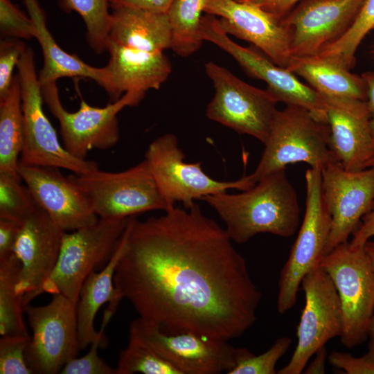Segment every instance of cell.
<instances>
[{
	"label": "cell",
	"instance_id": "obj_1",
	"mask_svg": "<svg viewBox=\"0 0 374 374\" xmlns=\"http://www.w3.org/2000/svg\"><path fill=\"white\" fill-rule=\"evenodd\" d=\"M130 217L114 285L139 317L166 332L230 341L257 320L261 292L225 229L198 204Z\"/></svg>",
	"mask_w": 374,
	"mask_h": 374
},
{
	"label": "cell",
	"instance_id": "obj_2",
	"mask_svg": "<svg viewBox=\"0 0 374 374\" xmlns=\"http://www.w3.org/2000/svg\"><path fill=\"white\" fill-rule=\"evenodd\" d=\"M201 200L217 212L232 241L238 244L259 233L289 238L299 227L298 197L285 170L267 175L242 193L223 192Z\"/></svg>",
	"mask_w": 374,
	"mask_h": 374
},
{
	"label": "cell",
	"instance_id": "obj_3",
	"mask_svg": "<svg viewBox=\"0 0 374 374\" xmlns=\"http://www.w3.org/2000/svg\"><path fill=\"white\" fill-rule=\"evenodd\" d=\"M265 149L254 171L247 175L255 185L286 166L303 162L323 169L338 162L332 150L327 123L317 120L305 109L286 105L275 116Z\"/></svg>",
	"mask_w": 374,
	"mask_h": 374
},
{
	"label": "cell",
	"instance_id": "obj_4",
	"mask_svg": "<svg viewBox=\"0 0 374 374\" xmlns=\"http://www.w3.org/2000/svg\"><path fill=\"white\" fill-rule=\"evenodd\" d=\"M130 217L99 218L93 224L65 231L56 265L40 294H61L77 304L83 283L93 271L108 262Z\"/></svg>",
	"mask_w": 374,
	"mask_h": 374
},
{
	"label": "cell",
	"instance_id": "obj_5",
	"mask_svg": "<svg viewBox=\"0 0 374 374\" xmlns=\"http://www.w3.org/2000/svg\"><path fill=\"white\" fill-rule=\"evenodd\" d=\"M129 339L149 348L181 374H228L253 355L247 348L233 346L229 341L191 332H166L139 317L130 323Z\"/></svg>",
	"mask_w": 374,
	"mask_h": 374
},
{
	"label": "cell",
	"instance_id": "obj_6",
	"mask_svg": "<svg viewBox=\"0 0 374 374\" xmlns=\"http://www.w3.org/2000/svg\"><path fill=\"white\" fill-rule=\"evenodd\" d=\"M319 264L337 290L342 310L340 339L346 348L362 344L374 313V270L364 247L341 243L323 256Z\"/></svg>",
	"mask_w": 374,
	"mask_h": 374
},
{
	"label": "cell",
	"instance_id": "obj_7",
	"mask_svg": "<svg viewBox=\"0 0 374 374\" xmlns=\"http://www.w3.org/2000/svg\"><path fill=\"white\" fill-rule=\"evenodd\" d=\"M71 177L98 218L125 219L172 208L161 195L145 159L123 171L98 168Z\"/></svg>",
	"mask_w": 374,
	"mask_h": 374
},
{
	"label": "cell",
	"instance_id": "obj_8",
	"mask_svg": "<svg viewBox=\"0 0 374 374\" xmlns=\"http://www.w3.org/2000/svg\"><path fill=\"white\" fill-rule=\"evenodd\" d=\"M204 69L215 91L206 107L207 118L265 144L278 110L274 94L244 82L215 62H206Z\"/></svg>",
	"mask_w": 374,
	"mask_h": 374
},
{
	"label": "cell",
	"instance_id": "obj_9",
	"mask_svg": "<svg viewBox=\"0 0 374 374\" xmlns=\"http://www.w3.org/2000/svg\"><path fill=\"white\" fill-rule=\"evenodd\" d=\"M17 69L21 89L24 130L20 162L66 169L76 175L98 169L96 161L73 156L59 141L43 109L44 103L31 48L28 47L22 54Z\"/></svg>",
	"mask_w": 374,
	"mask_h": 374
},
{
	"label": "cell",
	"instance_id": "obj_10",
	"mask_svg": "<svg viewBox=\"0 0 374 374\" xmlns=\"http://www.w3.org/2000/svg\"><path fill=\"white\" fill-rule=\"evenodd\" d=\"M44 103L57 118L65 149L73 156L86 159L94 149L107 150L120 139L118 114L127 107L138 105L145 93L129 91L103 107L89 105L81 98L78 109L67 111L62 104L57 82L41 84Z\"/></svg>",
	"mask_w": 374,
	"mask_h": 374
},
{
	"label": "cell",
	"instance_id": "obj_11",
	"mask_svg": "<svg viewBox=\"0 0 374 374\" xmlns=\"http://www.w3.org/2000/svg\"><path fill=\"white\" fill-rule=\"evenodd\" d=\"M305 180L304 217L278 280L276 308L280 314L294 306L303 278L324 255L330 231L331 215L323 196L321 168L308 169Z\"/></svg>",
	"mask_w": 374,
	"mask_h": 374
},
{
	"label": "cell",
	"instance_id": "obj_12",
	"mask_svg": "<svg viewBox=\"0 0 374 374\" xmlns=\"http://www.w3.org/2000/svg\"><path fill=\"white\" fill-rule=\"evenodd\" d=\"M176 136L167 133L155 139L148 147L145 159L159 190L168 205L181 202L190 208L196 199L229 189L246 190L253 185L247 176L236 181L212 179L202 168L201 163H186Z\"/></svg>",
	"mask_w": 374,
	"mask_h": 374
},
{
	"label": "cell",
	"instance_id": "obj_13",
	"mask_svg": "<svg viewBox=\"0 0 374 374\" xmlns=\"http://www.w3.org/2000/svg\"><path fill=\"white\" fill-rule=\"evenodd\" d=\"M77 304L61 294L40 306H24L32 335L26 360L33 373L55 374L77 357L80 348Z\"/></svg>",
	"mask_w": 374,
	"mask_h": 374
},
{
	"label": "cell",
	"instance_id": "obj_14",
	"mask_svg": "<svg viewBox=\"0 0 374 374\" xmlns=\"http://www.w3.org/2000/svg\"><path fill=\"white\" fill-rule=\"evenodd\" d=\"M305 305L297 327V344L290 362L277 374H300L314 354L330 339L341 335V305L329 274L319 263L301 280Z\"/></svg>",
	"mask_w": 374,
	"mask_h": 374
},
{
	"label": "cell",
	"instance_id": "obj_15",
	"mask_svg": "<svg viewBox=\"0 0 374 374\" xmlns=\"http://www.w3.org/2000/svg\"><path fill=\"white\" fill-rule=\"evenodd\" d=\"M200 29L204 42L215 44L231 55L247 74L264 81L278 103L303 107L317 120L326 123L323 96L301 82L294 73L274 63L256 48L244 47L233 41L215 16L205 14Z\"/></svg>",
	"mask_w": 374,
	"mask_h": 374
},
{
	"label": "cell",
	"instance_id": "obj_16",
	"mask_svg": "<svg viewBox=\"0 0 374 374\" xmlns=\"http://www.w3.org/2000/svg\"><path fill=\"white\" fill-rule=\"evenodd\" d=\"M366 0H301L280 22L291 30V57L319 55L350 29Z\"/></svg>",
	"mask_w": 374,
	"mask_h": 374
},
{
	"label": "cell",
	"instance_id": "obj_17",
	"mask_svg": "<svg viewBox=\"0 0 374 374\" xmlns=\"http://www.w3.org/2000/svg\"><path fill=\"white\" fill-rule=\"evenodd\" d=\"M321 187L331 215L324 255L348 241L374 201V166L353 171L335 162L321 169Z\"/></svg>",
	"mask_w": 374,
	"mask_h": 374
},
{
	"label": "cell",
	"instance_id": "obj_18",
	"mask_svg": "<svg viewBox=\"0 0 374 374\" xmlns=\"http://www.w3.org/2000/svg\"><path fill=\"white\" fill-rule=\"evenodd\" d=\"M204 13L218 18L228 35L249 42L276 64L286 68L291 59V30L249 0H208Z\"/></svg>",
	"mask_w": 374,
	"mask_h": 374
},
{
	"label": "cell",
	"instance_id": "obj_19",
	"mask_svg": "<svg viewBox=\"0 0 374 374\" xmlns=\"http://www.w3.org/2000/svg\"><path fill=\"white\" fill-rule=\"evenodd\" d=\"M64 232L38 206L21 224L13 253L21 263L16 290L24 306L40 294L53 271Z\"/></svg>",
	"mask_w": 374,
	"mask_h": 374
},
{
	"label": "cell",
	"instance_id": "obj_20",
	"mask_svg": "<svg viewBox=\"0 0 374 374\" xmlns=\"http://www.w3.org/2000/svg\"><path fill=\"white\" fill-rule=\"evenodd\" d=\"M18 172L37 205L64 231H74L98 220L71 175L65 177L60 168L19 161Z\"/></svg>",
	"mask_w": 374,
	"mask_h": 374
},
{
	"label": "cell",
	"instance_id": "obj_21",
	"mask_svg": "<svg viewBox=\"0 0 374 374\" xmlns=\"http://www.w3.org/2000/svg\"><path fill=\"white\" fill-rule=\"evenodd\" d=\"M321 96L326 104L330 143L338 162L348 170L367 168L374 157L367 100Z\"/></svg>",
	"mask_w": 374,
	"mask_h": 374
},
{
	"label": "cell",
	"instance_id": "obj_22",
	"mask_svg": "<svg viewBox=\"0 0 374 374\" xmlns=\"http://www.w3.org/2000/svg\"><path fill=\"white\" fill-rule=\"evenodd\" d=\"M109 54L104 66L107 84L105 89L112 102L129 91L158 90L168 80L172 65L164 52H148L129 48L109 40Z\"/></svg>",
	"mask_w": 374,
	"mask_h": 374
},
{
	"label": "cell",
	"instance_id": "obj_23",
	"mask_svg": "<svg viewBox=\"0 0 374 374\" xmlns=\"http://www.w3.org/2000/svg\"><path fill=\"white\" fill-rule=\"evenodd\" d=\"M109 40L144 51L164 52L171 48L168 13L130 7L114 8Z\"/></svg>",
	"mask_w": 374,
	"mask_h": 374
},
{
	"label": "cell",
	"instance_id": "obj_24",
	"mask_svg": "<svg viewBox=\"0 0 374 374\" xmlns=\"http://www.w3.org/2000/svg\"><path fill=\"white\" fill-rule=\"evenodd\" d=\"M28 15L34 22L35 39L44 58L38 73L40 84L57 82L61 78H84L92 80L104 89L107 77L104 67H95L82 61L75 54L63 50L54 39L46 25V15L38 0H23Z\"/></svg>",
	"mask_w": 374,
	"mask_h": 374
},
{
	"label": "cell",
	"instance_id": "obj_25",
	"mask_svg": "<svg viewBox=\"0 0 374 374\" xmlns=\"http://www.w3.org/2000/svg\"><path fill=\"white\" fill-rule=\"evenodd\" d=\"M126 240L127 227L108 262L100 271H93L82 285L76 305L80 350L85 349L98 335V331L94 328V319L100 307L106 303H120L123 299L115 287L114 277L116 265L124 251Z\"/></svg>",
	"mask_w": 374,
	"mask_h": 374
},
{
	"label": "cell",
	"instance_id": "obj_26",
	"mask_svg": "<svg viewBox=\"0 0 374 374\" xmlns=\"http://www.w3.org/2000/svg\"><path fill=\"white\" fill-rule=\"evenodd\" d=\"M287 69L303 78L321 95L367 100V87L362 75L317 55L292 57Z\"/></svg>",
	"mask_w": 374,
	"mask_h": 374
},
{
	"label": "cell",
	"instance_id": "obj_27",
	"mask_svg": "<svg viewBox=\"0 0 374 374\" xmlns=\"http://www.w3.org/2000/svg\"><path fill=\"white\" fill-rule=\"evenodd\" d=\"M21 89L14 75L6 96L0 100V172L20 177L18 172L24 145Z\"/></svg>",
	"mask_w": 374,
	"mask_h": 374
},
{
	"label": "cell",
	"instance_id": "obj_28",
	"mask_svg": "<svg viewBox=\"0 0 374 374\" xmlns=\"http://www.w3.org/2000/svg\"><path fill=\"white\" fill-rule=\"evenodd\" d=\"M208 0H174L168 15L171 28V49L187 57L202 47L204 40L201 22Z\"/></svg>",
	"mask_w": 374,
	"mask_h": 374
},
{
	"label": "cell",
	"instance_id": "obj_29",
	"mask_svg": "<svg viewBox=\"0 0 374 374\" xmlns=\"http://www.w3.org/2000/svg\"><path fill=\"white\" fill-rule=\"evenodd\" d=\"M21 263L12 253L0 259V335H29L24 319L22 296L16 290Z\"/></svg>",
	"mask_w": 374,
	"mask_h": 374
},
{
	"label": "cell",
	"instance_id": "obj_30",
	"mask_svg": "<svg viewBox=\"0 0 374 374\" xmlns=\"http://www.w3.org/2000/svg\"><path fill=\"white\" fill-rule=\"evenodd\" d=\"M66 12H75L82 19L89 46L97 54L107 51L111 23L109 0H58Z\"/></svg>",
	"mask_w": 374,
	"mask_h": 374
},
{
	"label": "cell",
	"instance_id": "obj_31",
	"mask_svg": "<svg viewBox=\"0 0 374 374\" xmlns=\"http://www.w3.org/2000/svg\"><path fill=\"white\" fill-rule=\"evenodd\" d=\"M373 28L374 0H366L350 29L319 55L327 57L350 70L355 65V53L359 45Z\"/></svg>",
	"mask_w": 374,
	"mask_h": 374
},
{
	"label": "cell",
	"instance_id": "obj_32",
	"mask_svg": "<svg viewBox=\"0 0 374 374\" xmlns=\"http://www.w3.org/2000/svg\"><path fill=\"white\" fill-rule=\"evenodd\" d=\"M20 177L0 172V219L20 224L34 212L37 205Z\"/></svg>",
	"mask_w": 374,
	"mask_h": 374
},
{
	"label": "cell",
	"instance_id": "obj_33",
	"mask_svg": "<svg viewBox=\"0 0 374 374\" xmlns=\"http://www.w3.org/2000/svg\"><path fill=\"white\" fill-rule=\"evenodd\" d=\"M116 368V374H181L155 352L132 339L119 353Z\"/></svg>",
	"mask_w": 374,
	"mask_h": 374
},
{
	"label": "cell",
	"instance_id": "obj_34",
	"mask_svg": "<svg viewBox=\"0 0 374 374\" xmlns=\"http://www.w3.org/2000/svg\"><path fill=\"white\" fill-rule=\"evenodd\" d=\"M118 305L109 303L105 310L102 324L95 340L90 344L89 351L82 357H75L67 362L60 373L62 374H116V368L111 367L98 355V348L105 339L104 332L114 314Z\"/></svg>",
	"mask_w": 374,
	"mask_h": 374
},
{
	"label": "cell",
	"instance_id": "obj_35",
	"mask_svg": "<svg viewBox=\"0 0 374 374\" xmlns=\"http://www.w3.org/2000/svg\"><path fill=\"white\" fill-rule=\"evenodd\" d=\"M30 335H7L0 339V373L31 374L26 360Z\"/></svg>",
	"mask_w": 374,
	"mask_h": 374
},
{
	"label": "cell",
	"instance_id": "obj_36",
	"mask_svg": "<svg viewBox=\"0 0 374 374\" xmlns=\"http://www.w3.org/2000/svg\"><path fill=\"white\" fill-rule=\"evenodd\" d=\"M292 344L288 337H281L265 353L241 361L228 374H276V365L285 354Z\"/></svg>",
	"mask_w": 374,
	"mask_h": 374
},
{
	"label": "cell",
	"instance_id": "obj_37",
	"mask_svg": "<svg viewBox=\"0 0 374 374\" xmlns=\"http://www.w3.org/2000/svg\"><path fill=\"white\" fill-rule=\"evenodd\" d=\"M0 33L4 38H35L33 21L11 0H0Z\"/></svg>",
	"mask_w": 374,
	"mask_h": 374
},
{
	"label": "cell",
	"instance_id": "obj_38",
	"mask_svg": "<svg viewBox=\"0 0 374 374\" xmlns=\"http://www.w3.org/2000/svg\"><path fill=\"white\" fill-rule=\"evenodd\" d=\"M28 46L23 40L3 38L0 42V100L8 93L13 80V71Z\"/></svg>",
	"mask_w": 374,
	"mask_h": 374
},
{
	"label": "cell",
	"instance_id": "obj_39",
	"mask_svg": "<svg viewBox=\"0 0 374 374\" xmlns=\"http://www.w3.org/2000/svg\"><path fill=\"white\" fill-rule=\"evenodd\" d=\"M328 361L347 374H374V361L366 354L355 357L345 352L334 351L328 355Z\"/></svg>",
	"mask_w": 374,
	"mask_h": 374
},
{
	"label": "cell",
	"instance_id": "obj_40",
	"mask_svg": "<svg viewBox=\"0 0 374 374\" xmlns=\"http://www.w3.org/2000/svg\"><path fill=\"white\" fill-rule=\"evenodd\" d=\"M21 227L19 222L0 219V259L13 253Z\"/></svg>",
	"mask_w": 374,
	"mask_h": 374
},
{
	"label": "cell",
	"instance_id": "obj_41",
	"mask_svg": "<svg viewBox=\"0 0 374 374\" xmlns=\"http://www.w3.org/2000/svg\"><path fill=\"white\" fill-rule=\"evenodd\" d=\"M174 0H109L110 7H130L157 12H166Z\"/></svg>",
	"mask_w": 374,
	"mask_h": 374
},
{
	"label": "cell",
	"instance_id": "obj_42",
	"mask_svg": "<svg viewBox=\"0 0 374 374\" xmlns=\"http://www.w3.org/2000/svg\"><path fill=\"white\" fill-rule=\"evenodd\" d=\"M352 235L350 243L355 247H364L369 239L374 236V201L371 209L363 216Z\"/></svg>",
	"mask_w": 374,
	"mask_h": 374
},
{
	"label": "cell",
	"instance_id": "obj_43",
	"mask_svg": "<svg viewBox=\"0 0 374 374\" xmlns=\"http://www.w3.org/2000/svg\"><path fill=\"white\" fill-rule=\"evenodd\" d=\"M278 21L283 19L301 0H249Z\"/></svg>",
	"mask_w": 374,
	"mask_h": 374
},
{
	"label": "cell",
	"instance_id": "obj_44",
	"mask_svg": "<svg viewBox=\"0 0 374 374\" xmlns=\"http://www.w3.org/2000/svg\"><path fill=\"white\" fill-rule=\"evenodd\" d=\"M367 87V102L371 112L370 127L374 143V71H366L362 74Z\"/></svg>",
	"mask_w": 374,
	"mask_h": 374
},
{
	"label": "cell",
	"instance_id": "obj_45",
	"mask_svg": "<svg viewBox=\"0 0 374 374\" xmlns=\"http://www.w3.org/2000/svg\"><path fill=\"white\" fill-rule=\"evenodd\" d=\"M313 360L303 371L305 374H323L326 372V362L328 356L325 346L319 348L314 354Z\"/></svg>",
	"mask_w": 374,
	"mask_h": 374
},
{
	"label": "cell",
	"instance_id": "obj_46",
	"mask_svg": "<svg viewBox=\"0 0 374 374\" xmlns=\"http://www.w3.org/2000/svg\"><path fill=\"white\" fill-rule=\"evenodd\" d=\"M368 338H369V341L368 352L366 354L374 361V313L369 325Z\"/></svg>",
	"mask_w": 374,
	"mask_h": 374
},
{
	"label": "cell",
	"instance_id": "obj_47",
	"mask_svg": "<svg viewBox=\"0 0 374 374\" xmlns=\"http://www.w3.org/2000/svg\"><path fill=\"white\" fill-rule=\"evenodd\" d=\"M374 270V241L368 240L364 247Z\"/></svg>",
	"mask_w": 374,
	"mask_h": 374
},
{
	"label": "cell",
	"instance_id": "obj_48",
	"mask_svg": "<svg viewBox=\"0 0 374 374\" xmlns=\"http://www.w3.org/2000/svg\"><path fill=\"white\" fill-rule=\"evenodd\" d=\"M374 166V157L369 161L367 168Z\"/></svg>",
	"mask_w": 374,
	"mask_h": 374
}]
</instances>
